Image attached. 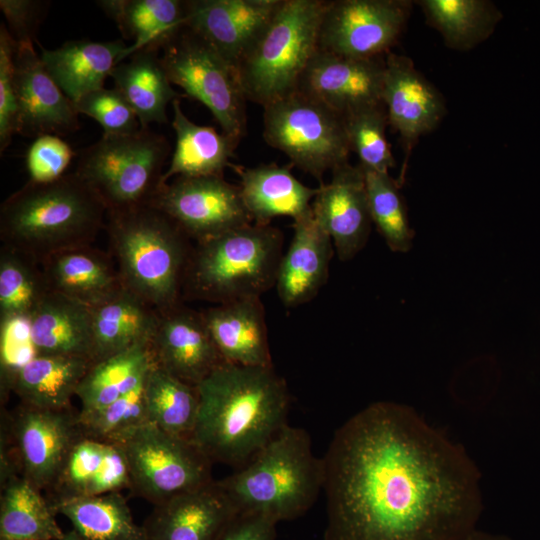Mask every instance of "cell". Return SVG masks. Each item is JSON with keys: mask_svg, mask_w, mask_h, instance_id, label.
I'll return each mask as SVG.
<instances>
[{"mask_svg": "<svg viewBox=\"0 0 540 540\" xmlns=\"http://www.w3.org/2000/svg\"><path fill=\"white\" fill-rule=\"evenodd\" d=\"M149 204L196 243L253 223L239 186L223 176L175 177L159 187Z\"/></svg>", "mask_w": 540, "mask_h": 540, "instance_id": "cell-13", "label": "cell"}, {"mask_svg": "<svg viewBox=\"0 0 540 540\" xmlns=\"http://www.w3.org/2000/svg\"><path fill=\"white\" fill-rule=\"evenodd\" d=\"M411 10L409 0L328 1L319 50L356 59L383 58L402 35Z\"/></svg>", "mask_w": 540, "mask_h": 540, "instance_id": "cell-12", "label": "cell"}, {"mask_svg": "<svg viewBox=\"0 0 540 540\" xmlns=\"http://www.w3.org/2000/svg\"><path fill=\"white\" fill-rule=\"evenodd\" d=\"M42 265L3 246L0 252V322L27 321L49 292Z\"/></svg>", "mask_w": 540, "mask_h": 540, "instance_id": "cell-39", "label": "cell"}, {"mask_svg": "<svg viewBox=\"0 0 540 540\" xmlns=\"http://www.w3.org/2000/svg\"><path fill=\"white\" fill-rule=\"evenodd\" d=\"M49 2L39 0H0L7 28L17 43L36 42V32Z\"/></svg>", "mask_w": 540, "mask_h": 540, "instance_id": "cell-46", "label": "cell"}, {"mask_svg": "<svg viewBox=\"0 0 540 540\" xmlns=\"http://www.w3.org/2000/svg\"><path fill=\"white\" fill-rule=\"evenodd\" d=\"M322 458L325 540H460L476 529V464L410 406H366Z\"/></svg>", "mask_w": 540, "mask_h": 540, "instance_id": "cell-1", "label": "cell"}, {"mask_svg": "<svg viewBox=\"0 0 540 540\" xmlns=\"http://www.w3.org/2000/svg\"><path fill=\"white\" fill-rule=\"evenodd\" d=\"M33 355L84 357L93 362L92 308L49 290L27 320Z\"/></svg>", "mask_w": 540, "mask_h": 540, "instance_id": "cell-24", "label": "cell"}, {"mask_svg": "<svg viewBox=\"0 0 540 540\" xmlns=\"http://www.w3.org/2000/svg\"><path fill=\"white\" fill-rule=\"evenodd\" d=\"M87 540H146L121 492L75 498L52 506Z\"/></svg>", "mask_w": 540, "mask_h": 540, "instance_id": "cell-37", "label": "cell"}, {"mask_svg": "<svg viewBox=\"0 0 540 540\" xmlns=\"http://www.w3.org/2000/svg\"><path fill=\"white\" fill-rule=\"evenodd\" d=\"M117 445L127 460L131 495L153 505L214 481L213 463L191 439L154 424L138 427Z\"/></svg>", "mask_w": 540, "mask_h": 540, "instance_id": "cell-11", "label": "cell"}, {"mask_svg": "<svg viewBox=\"0 0 540 540\" xmlns=\"http://www.w3.org/2000/svg\"><path fill=\"white\" fill-rule=\"evenodd\" d=\"M290 246L283 254L275 287L286 307L312 300L326 283L333 242L313 210L294 220Z\"/></svg>", "mask_w": 540, "mask_h": 540, "instance_id": "cell-23", "label": "cell"}, {"mask_svg": "<svg viewBox=\"0 0 540 540\" xmlns=\"http://www.w3.org/2000/svg\"><path fill=\"white\" fill-rule=\"evenodd\" d=\"M281 3L282 0H188L184 25L237 68Z\"/></svg>", "mask_w": 540, "mask_h": 540, "instance_id": "cell-15", "label": "cell"}, {"mask_svg": "<svg viewBox=\"0 0 540 540\" xmlns=\"http://www.w3.org/2000/svg\"><path fill=\"white\" fill-rule=\"evenodd\" d=\"M427 23L445 45L468 51L488 39L502 19L496 5L487 0H420Z\"/></svg>", "mask_w": 540, "mask_h": 540, "instance_id": "cell-36", "label": "cell"}, {"mask_svg": "<svg viewBox=\"0 0 540 540\" xmlns=\"http://www.w3.org/2000/svg\"><path fill=\"white\" fill-rule=\"evenodd\" d=\"M124 489H130V477L120 446L82 436L73 445L45 496L53 506Z\"/></svg>", "mask_w": 540, "mask_h": 540, "instance_id": "cell-22", "label": "cell"}, {"mask_svg": "<svg viewBox=\"0 0 540 540\" xmlns=\"http://www.w3.org/2000/svg\"><path fill=\"white\" fill-rule=\"evenodd\" d=\"M4 414L20 474L45 492L73 445L83 436L79 410L41 409L20 403L14 411Z\"/></svg>", "mask_w": 540, "mask_h": 540, "instance_id": "cell-14", "label": "cell"}, {"mask_svg": "<svg viewBox=\"0 0 540 540\" xmlns=\"http://www.w3.org/2000/svg\"><path fill=\"white\" fill-rule=\"evenodd\" d=\"M368 205L372 222L394 252H407L412 246L414 231L399 183L389 173L365 170Z\"/></svg>", "mask_w": 540, "mask_h": 540, "instance_id": "cell-40", "label": "cell"}, {"mask_svg": "<svg viewBox=\"0 0 540 540\" xmlns=\"http://www.w3.org/2000/svg\"><path fill=\"white\" fill-rule=\"evenodd\" d=\"M152 364L151 343L136 345L93 363L76 391L81 403L79 413L104 408L136 389Z\"/></svg>", "mask_w": 540, "mask_h": 540, "instance_id": "cell-34", "label": "cell"}, {"mask_svg": "<svg viewBox=\"0 0 540 540\" xmlns=\"http://www.w3.org/2000/svg\"><path fill=\"white\" fill-rule=\"evenodd\" d=\"M17 43V42H16ZM14 84L19 131L27 137L67 135L80 127L79 113L44 66L33 42L17 43Z\"/></svg>", "mask_w": 540, "mask_h": 540, "instance_id": "cell-16", "label": "cell"}, {"mask_svg": "<svg viewBox=\"0 0 540 540\" xmlns=\"http://www.w3.org/2000/svg\"><path fill=\"white\" fill-rule=\"evenodd\" d=\"M151 352L156 365L195 387L225 362L202 312L180 304L160 314Z\"/></svg>", "mask_w": 540, "mask_h": 540, "instance_id": "cell-20", "label": "cell"}, {"mask_svg": "<svg viewBox=\"0 0 540 540\" xmlns=\"http://www.w3.org/2000/svg\"><path fill=\"white\" fill-rule=\"evenodd\" d=\"M277 522L258 514H237L218 540H275Z\"/></svg>", "mask_w": 540, "mask_h": 540, "instance_id": "cell-47", "label": "cell"}, {"mask_svg": "<svg viewBox=\"0 0 540 540\" xmlns=\"http://www.w3.org/2000/svg\"><path fill=\"white\" fill-rule=\"evenodd\" d=\"M162 50L161 61L170 82L205 105L222 132L240 142L246 134L247 99L237 68L186 27Z\"/></svg>", "mask_w": 540, "mask_h": 540, "instance_id": "cell-10", "label": "cell"}, {"mask_svg": "<svg viewBox=\"0 0 540 540\" xmlns=\"http://www.w3.org/2000/svg\"><path fill=\"white\" fill-rule=\"evenodd\" d=\"M385 57L356 59L318 49L305 69L298 90L345 116L383 104Z\"/></svg>", "mask_w": 540, "mask_h": 540, "instance_id": "cell-17", "label": "cell"}, {"mask_svg": "<svg viewBox=\"0 0 540 540\" xmlns=\"http://www.w3.org/2000/svg\"><path fill=\"white\" fill-rule=\"evenodd\" d=\"M17 43L2 22L0 26V153L19 131V113L14 84V57Z\"/></svg>", "mask_w": 540, "mask_h": 540, "instance_id": "cell-44", "label": "cell"}, {"mask_svg": "<svg viewBox=\"0 0 540 540\" xmlns=\"http://www.w3.org/2000/svg\"><path fill=\"white\" fill-rule=\"evenodd\" d=\"M92 360L84 357L33 355L12 376L20 403L51 410L71 408V399Z\"/></svg>", "mask_w": 540, "mask_h": 540, "instance_id": "cell-31", "label": "cell"}, {"mask_svg": "<svg viewBox=\"0 0 540 540\" xmlns=\"http://www.w3.org/2000/svg\"><path fill=\"white\" fill-rule=\"evenodd\" d=\"M196 387L191 440L213 464L242 467L288 424L290 393L272 365L224 362Z\"/></svg>", "mask_w": 540, "mask_h": 540, "instance_id": "cell-2", "label": "cell"}, {"mask_svg": "<svg viewBox=\"0 0 540 540\" xmlns=\"http://www.w3.org/2000/svg\"><path fill=\"white\" fill-rule=\"evenodd\" d=\"M122 36L133 40L126 58L144 48L162 49L185 25V1L101 0L96 2Z\"/></svg>", "mask_w": 540, "mask_h": 540, "instance_id": "cell-33", "label": "cell"}, {"mask_svg": "<svg viewBox=\"0 0 540 540\" xmlns=\"http://www.w3.org/2000/svg\"><path fill=\"white\" fill-rule=\"evenodd\" d=\"M158 49L144 48L120 62L112 71L114 88L135 111L140 126L168 122L167 106L179 99L172 88Z\"/></svg>", "mask_w": 540, "mask_h": 540, "instance_id": "cell-32", "label": "cell"}, {"mask_svg": "<svg viewBox=\"0 0 540 540\" xmlns=\"http://www.w3.org/2000/svg\"><path fill=\"white\" fill-rule=\"evenodd\" d=\"M171 105L176 145L161 185L179 176H223L224 169L232 166L230 159L234 157L239 142L224 132L219 133L214 127L191 121L184 114L179 99Z\"/></svg>", "mask_w": 540, "mask_h": 540, "instance_id": "cell-30", "label": "cell"}, {"mask_svg": "<svg viewBox=\"0 0 540 540\" xmlns=\"http://www.w3.org/2000/svg\"><path fill=\"white\" fill-rule=\"evenodd\" d=\"M312 202L315 218L330 235L338 258L352 259L366 244L371 216L364 169L349 162L334 168Z\"/></svg>", "mask_w": 540, "mask_h": 540, "instance_id": "cell-19", "label": "cell"}, {"mask_svg": "<svg viewBox=\"0 0 540 540\" xmlns=\"http://www.w3.org/2000/svg\"><path fill=\"white\" fill-rule=\"evenodd\" d=\"M263 109L266 143L320 184L325 172L349 162L351 149L340 114L299 90Z\"/></svg>", "mask_w": 540, "mask_h": 540, "instance_id": "cell-9", "label": "cell"}, {"mask_svg": "<svg viewBox=\"0 0 540 540\" xmlns=\"http://www.w3.org/2000/svg\"><path fill=\"white\" fill-rule=\"evenodd\" d=\"M78 417L83 436L112 444L120 443L135 429L150 423L144 399V381L106 407L86 414L79 413Z\"/></svg>", "mask_w": 540, "mask_h": 540, "instance_id": "cell-42", "label": "cell"}, {"mask_svg": "<svg viewBox=\"0 0 540 540\" xmlns=\"http://www.w3.org/2000/svg\"><path fill=\"white\" fill-rule=\"evenodd\" d=\"M238 514L267 516L277 523L305 514L323 491V458L308 432L285 425L247 463L216 480Z\"/></svg>", "mask_w": 540, "mask_h": 540, "instance_id": "cell-4", "label": "cell"}, {"mask_svg": "<svg viewBox=\"0 0 540 540\" xmlns=\"http://www.w3.org/2000/svg\"><path fill=\"white\" fill-rule=\"evenodd\" d=\"M159 319L156 310L125 288L92 308L93 363L151 343Z\"/></svg>", "mask_w": 540, "mask_h": 540, "instance_id": "cell-29", "label": "cell"}, {"mask_svg": "<svg viewBox=\"0 0 540 540\" xmlns=\"http://www.w3.org/2000/svg\"><path fill=\"white\" fill-rule=\"evenodd\" d=\"M231 167L239 175L241 197L253 223L268 225L281 216L297 220L312 210L318 187L301 183L292 174L291 163Z\"/></svg>", "mask_w": 540, "mask_h": 540, "instance_id": "cell-26", "label": "cell"}, {"mask_svg": "<svg viewBox=\"0 0 540 540\" xmlns=\"http://www.w3.org/2000/svg\"><path fill=\"white\" fill-rule=\"evenodd\" d=\"M381 99L388 123L399 133L408 153L446 115L440 91L404 55L390 52L385 56Z\"/></svg>", "mask_w": 540, "mask_h": 540, "instance_id": "cell-18", "label": "cell"}, {"mask_svg": "<svg viewBox=\"0 0 540 540\" xmlns=\"http://www.w3.org/2000/svg\"><path fill=\"white\" fill-rule=\"evenodd\" d=\"M202 314L225 362L244 366L272 365L260 297L217 304Z\"/></svg>", "mask_w": 540, "mask_h": 540, "instance_id": "cell-25", "label": "cell"}, {"mask_svg": "<svg viewBox=\"0 0 540 540\" xmlns=\"http://www.w3.org/2000/svg\"><path fill=\"white\" fill-rule=\"evenodd\" d=\"M42 492L22 475L1 484L0 540H60L64 536Z\"/></svg>", "mask_w": 540, "mask_h": 540, "instance_id": "cell-35", "label": "cell"}, {"mask_svg": "<svg viewBox=\"0 0 540 540\" xmlns=\"http://www.w3.org/2000/svg\"><path fill=\"white\" fill-rule=\"evenodd\" d=\"M170 145L148 128L102 135L79 153L76 173L100 196L107 211L149 204L161 185Z\"/></svg>", "mask_w": 540, "mask_h": 540, "instance_id": "cell-8", "label": "cell"}, {"mask_svg": "<svg viewBox=\"0 0 540 540\" xmlns=\"http://www.w3.org/2000/svg\"><path fill=\"white\" fill-rule=\"evenodd\" d=\"M111 253L123 287L162 314L179 305L192 248L189 238L151 204L107 211Z\"/></svg>", "mask_w": 540, "mask_h": 540, "instance_id": "cell-5", "label": "cell"}, {"mask_svg": "<svg viewBox=\"0 0 540 540\" xmlns=\"http://www.w3.org/2000/svg\"><path fill=\"white\" fill-rule=\"evenodd\" d=\"M325 0H282L272 20L237 67L247 100L262 107L298 90L319 49Z\"/></svg>", "mask_w": 540, "mask_h": 540, "instance_id": "cell-7", "label": "cell"}, {"mask_svg": "<svg viewBox=\"0 0 540 540\" xmlns=\"http://www.w3.org/2000/svg\"><path fill=\"white\" fill-rule=\"evenodd\" d=\"M75 152L58 135H41L30 144L25 161L29 181L49 183L63 177Z\"/></svg>", "mask_w": 540, "mask_h": 540, "instance_id": "cell-45", "label": "cell"}, {"mask_svg": "<svg viewBox=\"0 0 540 540\" xmlns=\"http://www.w3.org/2000/svg\"><path fill=\"white\" fill-rule=\"evenodd\" d=\"M351 151L365 170L389 173L395 160L386 137L388 117L383 104L372 105L343 116Z\"/></svg>", "mask_w": 540, "mask_h": 540, "instance_id": "cell-41", "label": "cell"}, {"mask_svg": "<svg viewBox=\"0 0 540 540\" xmlns=\"http://www.w3.org/2000/svg\"><path fill=\"white\" fill-rule=\"evenodd\" d=\"M460 540H511V539L503 535L491 534V533L474 529Z\"/></svg>", "mask_w": 540, "mask_h": 540, "instance_id": "cell-48", "label": "cell"}, {"mask_svg": "<svg viewBox=\"0 0 540 540\" xmlns=\"http://www.w3.org/2000/svg\"><path fill=\"white\" fill-rule=\"evenodd\" d=\"M144 399L151 424L191 439L199 410L197 387L176 378L153 361L144 380Z\"/></svg>", "mask_w": 540, "mask_h": 540, "instance_id": "cell-38", "label": "cell"}, {"mask_svg": "<svg viewBox=\"0 0 540 540\" xmlns=\"http://www.w3.org/2000/svg\"><path fill=\"white\" fill-rule=\"evenodd\" d=\"M60 540H87V539L82 537L79 533H77L74 529H72L69 532L65 533L64 536Z\"/></svg>", "mask_w": 540, "mask_h": 540, "instance_id": "cell-49", "label": "cell"}, {"mask_svg": "<svg viewBox=\"0 0 540 540\" xmlns=\"http://www.w3.org/2000/svg\"><path fill=\"white\" fill-rule=\"evenodd\" d=\"M41 265L51 291L90 308L124 289L113 257L90 245L56 253Z\"/></svg>", "mask_w": 540, "mask_h": 540, "instance_id": "cell-28", "label": "cell"}, {"mask_svg": "<svg viewBox=\"0 0 540 540\" xmlns=\"http://www.w3.org/2000/svg\"><path fill=\"white\" fill-rule=\"evenodd\" d=\"M74 106L79 114L96 120L103 128L104 135H125L141 128L135 111L114 87L89 92Z\"/></svg>", "mask_w": 540, "mask_h": 540, "instance_id": "cell-43", "label": "cell"}, {"mask_svg": "<svg viewBox=\"0 0 540 540\" xmlns=\"http://www.w3.org/2000/svg\"><path fill=\"white\" fill-rule=\"evenodd\" d=\"M107 208L76 172L49 183L28 181L0 209L3 246L40 264L50 256L92 243Z\"/></svg>", "mask_w": 540, "mask_h": 540, "instance_id": "cell-3", "label": "cell"}, {"mask_svg": "<svg viewBox=\"0 0 540 540\" xmlns=\"http://www.w3.org/2000/svg\"><path fill=\"white\" fill-rule=\"evenodd\" d=\"M283 234L270 224L249 223L198 242L185 269L187 298L223 304L261 297L275 286Z\"/></svg>", "mask_w": 540, "mask_h": 540, "instance_id": "cell-6", "label": "cell"}, {"mask_svg": "<svg viewBox=\"0 0 540 540\" xmlns=\"http://www.w3.org/2000/svg\"><path fill=\"white\" fill-rule=\"evenodd\" d=\"M238 514L217 481L154 505L146 540H218Z\"/></svg>", "mask_w": 540, "mask_h": 540, "instance_id": "cell-21", "label": "cell"}, {"mask_svg": "<svg viewBox=\"0 0 540 540\" xmlns=\"http://www.w3.org/2000/svg\"><path fill=\"white\" fill-rule=\"evenodd\" d=\"M40 47L41 60L65 95L77 102L85 94L104 87L114 68L126 59L123 40H70L57 49Z\"/></svg>", "mask_w": 540, "mask_h": 540, "instance_id": "cell-27", "label": "cell"}]
</instances>
